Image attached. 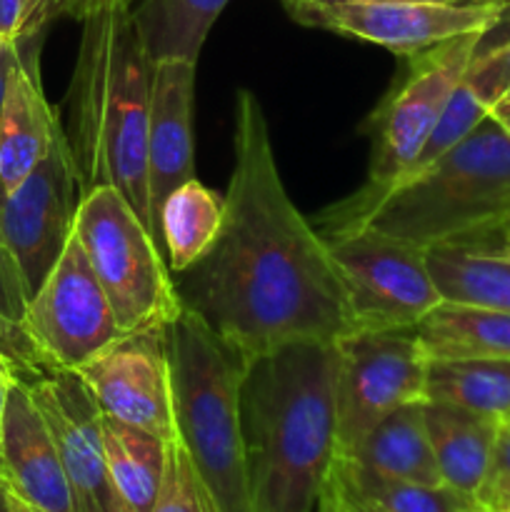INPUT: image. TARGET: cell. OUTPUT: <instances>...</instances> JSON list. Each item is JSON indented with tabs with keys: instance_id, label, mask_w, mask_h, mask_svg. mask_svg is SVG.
Returning <instances> with one entry per match:
<instances>
[{
	"instance_id": "ffe728a7",
	"label": "cell",
	"mask_w": 510,
	"mask_h": 512,
	"mask_svg": "<svg viewBox=\"0 0 510 512\" xmlns=\"http://www.w3.org/2000/svg\"><path fill=\"white\" fill-rule=\"evenodd\" d=\"M110 485L123 512H150L158 500L170 440L103 415Z\"/></svg>"
},
{
	"instance_id": "4dcf8cb0",
	"label": "cell",
	"mask_w": 510,
	"mask_h": 512,
	"mask_svg": "<svg viewBox=\"0 0 510 512\" xmlns=\"http://www.w3.org/2000/svg\"><path fill=\"white\" fill-rule=\"evenodd\" d=\"M25 305H28V298H25L23 283H20L13 258H10L8 248L0 238V315L23 323Z\"/></svg>"
},
{
	"instance_id": "7dc6e473",
	"label": "cell",
	"mask_w": 510,
	"mask_h": 512,
	"mask_svg": "<svg viewBox=\"0 0 510 512\" xmlns=\"http://www.w3.org/2000/svg\"><path fill=\"white\" fill-rule=\"evenodd\" d=\"M495 105H510V88H508V93H505L503 98H500L498 103H495ZM495 105H493V108H495Z\"/></svg>"
},
{
	"instance_id": "e0dca14e",
	"label": "cell",
	"mask_w": 510,
	"mask_h": 512,
	"mask_svg": "<svg viewBox=\"0 0 510 512\" xmlns=\"http://www.w3.org/2000/svg\"><path fill=\"white\" fill-rule=\"evenodd\" d=\"M18 58L5 85L0 108V188L8 195L48 155L60 115L48 103L40 80L43 38L15 40Z\"/></svg>"
},
{
	"instance_id": "836d02e7",
	"label": "cell",
	"mask_w": 510,
	"mask_h": 512,
	"mask_svg": "<svg viewBox=\"0 0 510 512\" xmlns=\"http://www.w3.org/2000/svg\"><path fill=\"white\" fill-rule=\"evenodd\" d=\"M20 13H23V0H0V30L15 40L20 25Z\"/></svg>"
},
{
	"instance_id": "4316f807",
	"label": "cell",
	"mask_w": 510,
	"mask_h": 512,
	"mask_svg": "<svg viewBox=\"0 0 510 512\" xmlns=\"http://www.w3.org/2000/svg\"><path fill=\"white\" fill-rule=\"evenodd\" d=\"M150 512H210L198 478H195L193 465H190L178 438L168 443L163 488H160L158 500Z\"/></svg>"
},
{
	"instance_id": "60d3db41",
	"label": "cell",
	"mask_w": 510,
	"mask_h": 512,
	"mask_svg": "<svg viewBox=\"0 0 510 512\" xmlns=\"http://www.w3.org/2000/svg\"><path fill=\"white\" fill-rule=\"evenodd\" d=\"M488 230H510V205H508V210H505V213L500 215L498 223L490 225ZM480 233H485V230H480ZM475 235H478V233H475ZM468 238H470V235H468Z\"/></svg>"
},
{
	"instance_id": "4fadbf2b",
	"label": "cell",
	"mask_w": 510,
	"mask_h": 512,
	"mask_svg": "<svg viewBox=\"0 0 510 512\" xmlns=\"http://www.w3.org/2000/svg\"><path fill=\"white\" fill-rule=\"evenodd\" d=\"M75 373L103 415L163 440L175 438L168 328L120 335Z\"/></svg>"
},
{
	"instance_id": "f546056e",
	"label": "cell",
	"mask_w": 510,
	"mask_h": 512,
	"mask_svg": "<svg viewBox=\"0 0 510 512\" xmlns=\"http://www.w3.org/2000/svg\"><path fill=\"white\" fill-rule=\"evenodd\" d=\"M88 0H23V13L15 40L45 38L50 25L60 18H78L83 15Z\"/></svg>"
},
{
	"instance_id": "bcb514c9",
	"label": "cell",
	"mask_w": 510,
	"mask_h": 512,
	"mask_svg": "<svg viewBox=\"0 0 510 512\" xmlns=\"http://www.w3.org/2000/svg\"><path fill=\"white\" fill-rule=\"evenodd\" d=\"M500 8H503V20L510 18V0H500Z\"/></svg>"
},
{
	"instance_id": "ab89813d",
	"label": "cell",
	"mask_w": 510,
	"mask_h": 512,
	"mask_svg": "<svg viewBox=\"0 0 510 512\" xmlns=\"http://www.w3.org/2000/svg\"><path fill=\"white\" fill-rule=\"evenodd\" d=\"M8 505H10V512H48L43 508H35V505L28 503V500H23V498H18L15 493H10V490H8Z\"/></svg>"
},
{
	"instance_id": "7a4b0ae2",
	"label": "cell",
	"mask_w": 510,
	"mask_h": 512,
	"mask_svg": "<svg viewBox=\"0 0 510 512\" xmlns=\"http://www.w3.org/2000/svg\"><path fill=\"white\" fill-rule=\"evenodd\" d=\"M68 88L70 153L80 193L120 190L160 243L148 183L153 60L130 15V0H88ZM163 245V243H160Z\"/></svg>"
},
{
	"instance_id": "52a82bcc",
	"label": "cell",
	"mask_w": 510,
	"mask_h": 512,
	"mask_svg": "<svg viewBox=\"0 0 510 512\" xmlns=\"http://www.w3.org/2000/svg\"><path fill=\"white\" fill-rule=\"evenodd\" d=\"M323 238L343 280L353 330H415L443 303L420 245L368 225Z\"/></svg>"
},
{
	"instance_id": "e575fe53",
	"label": "cell",
	"mask_w": 510,
	"mask_h": 512,
	"mask_svg": "<svg viewBox=\"0 0 510 512\" xmlns=\"http://www.w3.org/2000/svg\"><path fill=\"white\" fill-rule=\"evenodd\" d=\"M15 58H18V43L13 40V43L3 50V55H0V108H3L5 85H8L10 70H13ZM3 200H5V193H3V188H0V205H3Z\"/></svg>"
},
{
	"instance_id": "8d00e7d4",
	"label": "cell",
	"mask_w": 510,
	"mask_h": 512,
	"mask_svg": "<svg viewBox=\"0 0 510 512\" xmlns=\"http://www.w3.org/2000/svg\"><path fill=\"white\" fill-rule=\"evenodd\" d=\"M338 3H365V5H395V3H458V0H338Z\"/></svg>"
},
{
	"instance_id": "9a60e30c",
	"label": "cell",
	"mask_w": 510,
	"mask_h": 512,
	"mask_svg": "<svg viewBox=\"0 0 510 512\" xmlns=\"http://www.w3.org/2000/svg\"><path fill=\"white\" fill-rule=\"evenodd\" d=\"M0 480L10 493L48 512H75L48 423L28 385L13 380L0 425Z\"/></svg>"
},
{
	"instance_id": "2e32d148",
	"label": "cell",
	"mask_w": 510,
	"mask_h": 512,
	"mask_svg": "<svg viewBox=\"0 0 510 512\" xmlns=\"http://www.w3.org/2000/svg\"><path fill=\"white\" fill-rule=\"evenodd\" d=\"M195 68L190 60H158L153 65L148 115V183L158 218L163 200L195 178Z\"/></svg>"
},
{
	"instance_id": "c3c4849f",
	"label": "cell",
	"mask_w": 510,
	"mask_h": 512,
	"mask_svg": "<svg viewBox=\"0 0 510 512\" xmlns=\"http://www.w3.org/2000/svg\"><path fill=\"white\" fill-rule=\"evenodd\" d=\"M473 512H483V510H473Z\"/></svg>"
},
{
	"instance_id": "f35d334b",
	"label": "cell",
	"mask_w": 510,
	"mask_h": 512,
	"mask_svg": "<svg viewBox=\"0 0 510 512\" xmlns=\"http://www.w3.org/2000/svg\"><path fill=\"white\" fill-rule=\"evenodd\" d=\"M490 118H493L505 133H510V105H495V108L490 110Z\"/></svg>"
},
{
	"instance_id": "7c38bea8",
	"label": "cell",
	"mask_w": 510,
	"mask_h": 512,
	"mask_svg": "<svg viewBox=\"0 0 510 512\" xmlns=\"http://www.w3.org/2000/svg\"><path fill=\"white\" fill-rule=\"evenodd\" d=\"M288 15L308 28L368 40L400 58H410L458 35L488 33L503 20V8L460 3L365 5L310 0L288 8Z\"/></svg>"
},
{
	"instance_id": "cb8c5ba5",
	"label": "cell",
	"mask_w": 510,
	"mask_h": 512,
	"mask_svg": "<svg viewBox=\"0 0 510 512\" xmlns=\"http://www.w3.org/2000/svg\"><path fill=\"white\" fill-rule=\"evenodd\" d=\"M425 400L510 420V358L430 360Z\"/></svg>"
},
{
	"instance_id": "9c48e42d",
	"label": "cell",
	"mask_w": 510,
	"mask_h": 512,
	"mask_svg": "<svg viewBox=\"0 0 510 512\" xmlns=\"http://www.w3.org/2000/svg\"><path fill=\"white\" fill-rule=\"evenodd\" d=\"M335 358L338 455L388 413L425 400L430 360L415 330H350L335 340Z\"/></svg>"
},
{
	"instance_id": "1f68e13d",
	"label": "cell",
	"mask_w": 510,
	"mask_h": 512,
	"mask_svg": "<svg viewBox=\"0 0 510 512\" xmlns=\"http://www.w3.org/2000/svg\"><path fill=\"white\" fill-rule=\"evenodd\" d=\"M450 245H458V248L473 250V253L490 255V258H498V260H505V263H510V230H485V233L455 240V243Z\"/></svg>"
},
{
	"instance_id": "277c9868",
	"label": "cell",
	"mask_w": 510,
	"mask_h": 512,
	"mask_svg": "<svg viewBox=\"0 0 510 512\" xmlns=\"http://www.w3.org/2000/svg\"><path fill=\"white\" fill-rule=\"evenodd\" d=\"M510 205V133L485 118L468 138L388 188H358L318 218L320 235L368 225L430 248L488 230Z\"/></svg>"
},
{
	"instance_id": "8fae6325",
	"label": "cell",
	"mask_w": 510,
	"mask_h": 512,
	"mask_svg": "<svg viewBox=\"0 0 510 512\" xmlns=\"http://www.w3.org/2000/svg\"><path fill=\"white\" fill-rule=\"evenodd\" d=\"M23 325L55 370H78L125 335L75 233L25 305Z\"/></svg>"
},
{
	"instance_id": "7bdbcfd3",
	"label": "cell",
	"mask_w": 510,
	"mask_h": 512,
	"mask_svg": "<svg viewBox=\"0 0 510 512\" xmlns=\"http://www.w3.org/2000/svg\"><path fill=\"white\" fill-rule=\"evenodd\" d=\"M460 5H498L495 0H458Z\"/></svg>"
},
{
	"instance_id": "f1b7e54d",
	"label": "cell",
	"mask_w": 510,
	"mask_h": 512,
	"mask_svg": "<svg viewBox=\"0 0 510 512\" xmlns=\"http://www.w3.org/2000/svg\"><path fill=\"white\" fill-rule=\"evenodd\" d=\"M483 512H510V420L500 423L488 470L475 493Z\"/></svg>"
},
{
	"instance_id": "d6986e66",
	"label": "cell",
	"mask_w": 510,
	"mask_h": 512,
	"mask_svg": "<svg viewBox=\"0 0 510 512\" xmlns=\"http://www.w3.org/2000/svg\"><path fill=\"white\" fill-rule=\"evenodd\" d=\"M423 415L443 485L475 498L488 470L500 423L488 415L435 400H425Z\"/></svg>"
},
{
	"instance_id": "603a6c76",
	"label": "cell",
	"mask_w": 510,
	"mask_h": 512,
	"mask_svg": "<svg viewBox=\"0 0 510 512\" xmlns=\"http://www.w3.org/2000/svg\"><path fill=\"white\" fill-rule=\"evenodd\" d=\"M225 220V195L198 178L185 180L163 200L158 210L160 243L168 253L170 273L193 268L218 240Z\"/></svg>"
},
{
	"instance_id": "d6a6232c",
	"label": "cell",
	"mask_w": 510,
	"mask_h": 512,
	"mask_svg": "<svg viewBox=\"0 0 510 512\" xmlns=\"http://www.w3.org/2000/svg\"><path fill=\"white\" fill-rule=\"evenodd\" d=\"M333 480L338 485V495H340V503H343L345 512H385L380 505H375L373 500H368L365 495H360L353 485L345 483L338 473L333 470Z\"/></svg>"
},
{
	"instance_id": "b9f144b4",
	"label": "cell",
	"mask_w": 510,
	"mask_h": 512,
	"mask_svg": "<svg viewBox=\"0 0 510 512\" xmlns=\"http://www.w3.org/2000/svg\"><path fill=\"white\" fill-rule=\"evenodd\" d=\"M0 512H10V505H8V488H5L3 480H0Z\"/></svg>"
},
{
	"instance_id": "30bf717a",
	"label": "cell",
	"mask_w": 510,
	"mask_h": 512,
	"mask_svg": "<svg viewBox=\"0 0 510 512\" xmlns=\"http://www.w3.org/2000/svg\"><path fill=\"white\" fill-rule=\"evenodd\" d=\"M80 198L78 170L60 123L48 155L0 205V238L13 258L28 300L68 245Z\"/></svg>"
},
{
	"instance_id": "d4e9b609",
	"label": "cell",
	"mask_w": 510,
	"mask_h": 512,
	"mask_svg": "<svg viewBox=\"0 0 510 512\" xmlns=\"http://www.w3.org/2000/svg\"><path fill=\"white\" fill-rule=\"evenodd\" d=\"M443 303L510 313V263L450 243L425 248Z\"/></svg>"
},
{
	"instance_id": "d590c367",
	"label": "cell",
	"mask_w": 510,
	"mask_h": 512,
	"mask_svg": "<svg viewBox=\"0 0 510 512\" xmlns=\"http://www.w3.org/2000/svg\"><path fill=\"white\" fill-rule=\"evenodd\" d=\"M315 512H345V510H343V503H340L338 485H335L333 473H330L328 483H325L323 493H320L318 508H315Z\"/></svg>"
},
{
	"instance_id": "8992f818",
	"label": "cell",
	"mask_w": 510,
	"mask_h": 512,
	"mask_svg": "<svg viewBox=\"0 0 510 512\" xmlns=\"http://www.w3.org/2000/svg\"><path fill=\"white\" fill-rule=\"evenodd\" d=\"M73 233L123 333L168 328L183 313V300L163 260V248L120 190L103 185L85 193Z\"/></svg>"
},
{
	"instance_id": "83f0119b",
	"label": "cell",
	"mask_w": 510,
	"mask_h": 512,
	"mask_svg": "<svg viewBox=\"0 0 510 512\" xmlns=\"http://www.w3.org/2000/svg\"><path fill=\"white\" fill-rule=\"evenodd\" d=\"M0 365L23 383H33L55 370L48 358L40 353L25 325L5 318V315H0Z\"/></svg>"
},
{
	"instance_id": "7402d4cb",
	"label": "cell",
	"mask_w": 510,
	"mask_h": 512,
	"mask_svg": "<svg viewBox=\"0 0 510 512\" xmlns=\"http://www.w3.org/2000/svg\"><path fill=\"white\" fill-rule=\"evenodd\" d=\"M230 0H130V15L150 60L198 63L215 20Z\"/></svg>"
},
{
	"instance_id": "484cf974",
	"label": "cell",
	"mask_w": 510,
	"mask_h": 512,
	"mask_svg": "<svg viewBox=\"0 0 510 512\" xmlns=\"http://www.w3.org/2000/svg\"><path fill=\"white\" fill-rule=\"evenodd\" d=\"M335 473L353 485L360 495L373 500L385 512H473L480 510L473 495L458 493L448 485H420L405 480L380 478L335 458Z\"/></svg>"
},
{
	"instance_id": "44dd1931",
	"label": "cell",
	"mask_w": 510,
	"mask_h": 512,
	"mask_svg": "<svg viewBox=\"0 0 510 512\" xmlns=\"http://www.w3.org/2000/svg\"><path fill=\"white\" fill-rule=\"evenodd\" d=\"M428 360L510 358V313L440 303L415 325Z\"/></svg>"
},
{
	"instance_id": "5b68a950",
	"label": "cell",
	"mask_w": 510,
	"mask_h": 512,
	"mask_svg": "<svg viewBox=\"0 0 510 512\" xmlns=\"http://www.w3.org/2000/svg\"><path fill=\"white\" fill-rule=\"evenodd\" d=\"M168 353L175 438L208 510L253 512L240 408L248 360L190 308L168 325Z\"/></svg>"
},
{
	"instance_id": "ba28073f",
	"label": "cell",
	"mask_w": 510,
	"mask_h": 512,
	"mask_svg": "<svg viewBox=\"0 0 510 512\" xmlns=\"http://www.w3.org/2000/svg\"><path fill=\"white\" fill-rule=\"evenodd\" d=\"M483 35L465 33L410 55L408 73L370 115L373 150L363 188H388L408 175L473 65Z\"/></svg>"
},
{
	"instance_id": "74e56055",
	"label": "cell",
	"mask_w": 510,
	"mask_h": 512,
	"mask_svg": "<svg viewBox=\"0 0 510 512\" xmlns=\"http://www.w3.org/2000/svg\"><path fill=\"white\" fill-rule=\"evenodd\" d=\"M13 375L0 365V425H3V410H5V400H8V390L10 383H13Z\"/></svg>"
},
{
	"instance_id": "3957f363",
	"label": "cell",
	"mask_w": 510,
	"mask_h": 512,
	"mask_svg": "<svg viewBox=\"0 0 510 512\" xmlns=\"http://www.w3.org/2000/svg\"><path fill=\"white\" fill-rule=\"evenodd\" d=\"M335 343H290L250 360L243 408L253 512H315L338 458Z\"/></svg>"
},
{
	"instance_id": "5bb4252c",
	"label": "cell",
	"mask_w": 510,
	"mask_h": 512,
	"mask_svg": "<svg viewBox=\"0 0 510 512\" xmlns=\"http://www.w3.org/2000/svg\"><path fill=\"white\" fill-rule=\"evenodd\" d=\"M28 385L48 423L75 512H123L110 485L103 413L75 370H53Z\"/></svg>"
},
{
	"instance_id": "f6af8a7d",
	"label": "cell",
	"mask_w": 510,
	"mask_h": 512,
	"mask_svg": "<svg viewBox=\"0 0 510 512\" xmlns=\"http://www.w3.org/2000/svg\"><path fill=\"white\" fill-rule=\"evenodd\" d=\"M280 3H283V5H285V10H288V8H295V5L310 3V0H280Z\"/></svg>"
},
{
	"instance_id": "ee69618b",
	"label": "cell",
	"mask_w": 510,
	"mask_h": 512,
	"mask_svg": "<svg viewBox=\"0 0 510 512\" xmlns=\"http://www.w3.org/2000/svg\"><path fill=\"white\" fill-rule=\"evenodd\" d=\"M10 43H13V40H10V38H8V35H5V33H3V30H0V55H3V50H5V48H8V45H10Z\"/></svg>"
},
{
	"instance_id": "6da1fadb",
	"label": "cell",
	"mask_w": 510,
	"mask_h": 512,
	"mask_svg": "<svg viewBox=\"0 0 510 512\" xmlns=\"http://www.w3.org/2000/svg\"><path fill=\"white\" fill-rule=\"evenodd\" d=\"M195 310L245 360L290 343H335L353 330L325 238L285 190L258 95H235L233 170L213 248L173 275Z\"/></svg>"
},
{
	"instance_id": "681fc988",
	"label": "cell",
	"mask_w": 510,
	"mask_h": 512,
	"mask_svg": "<svg viewBox=\"0 0 510 512\" xmlns=\"http://www.w3.org/2000/svg\"><path fill=\"white\" fill-rule=\"evenodd\" d=\"M495 3H498V5H500V0H495Z\"/></svg>"
},
{
	"instance_id": "ac0fdd59",
	"label": "cell",
	"mask_w": 510,
	"mask_h": 512,
	"mask_svg": "<svg viewBox=\"0 0 510 512\" xmlns=\"http://www.w3.org/2000/svg\"><path fill=\"white\" fill-rule=\"evenodd\" d=\"M423 403H408L385 415L353 450L338 455L343 463L355 465L380 478L405 480L420 485H443L428 430Z\"/></svg>"
}]
</instances>
